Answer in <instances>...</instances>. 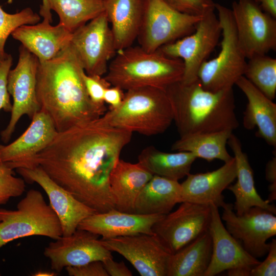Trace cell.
Returning <instances> with one entry per match:
<instances>
[{"instance_id":"1","label":"cell","mask_w":276,"mask_h":276,"mask_svg":"<svg viewBox=\"0 0 276 276\" xmlns=\"http://www.w3.org/2000/svg\"><path fill=\"white\" fill-rule=\"evenodd\" d=\"M132 133L102 117L58 132L24 168L40 166L57 184L96 213L115 209L110 173Z\"/></svg>"},{"instance_id":"2","label":"cell","mask_w":276,"mask_h":276,"mask_svg":"<svg viewBox=\"0 0 276 276\" xmlns=\"http://www.w3.org/2000/svg\"><path fill=\"white\" fill-rule=\"evenodd\" d=\"M85 73L70 43L54 58L39 61L36 93L40 110L50 116L58 132L99 118L106 111L89 98Z\"/></svg>"},{"instance_id":"3","label":"cell","mask_w":276,"mask_h":276,"mask_svg":"<svg viewBox=\"0 0 276 276\" xmlns=\"http://www.w3.org/2000/svg\"><path fill=\"white\" fill-rule=\"evenodd\" d=\"M166 90L180 137L233 131L239 126L233 88L212 92L205 89L197 79L189 83L180 81Z\"/></svg>"},{"instance_id":"4","label":"cell","mask_w":276,"mask_h":276,"mask_svg":"<svg viewBox=\"0 0 276 276\" xmlns=\"http://www.w3.org/2000/svg\"><path fill=\"white\" fill-rule=\"evenodd\" d=\"M184 71L179 58L165 55L159 50L148 52L140 46L117 51L105 79L123 90L154 87L166 89L181 80Z\"/></svg>"},{"instance_id":"5","label":"cell","mask_w":276,"mask_h":276,"mask_svg":"<svg viewBox=\"0 0 276 276\" xmlns=\"http://www.w3.org/2000/svg\"><path fill=\"white\" fill-rule=\"evenodd\" d=\"M102 117L113 127L147 136L164 132L173 122L166 89L154 87L126 90L121 104Z\"/></svg>"},{"instance_id":"6","label":"cell","mask_w":276,"mask_h":276,"mask_svg":"<svg viewBox=\"0 0 276 276\" xmlns=\"http://www.w3.org/2000/svg\"><path fill=\"white\" fill-rule=\"evenodd\" d=\"M41 236L56 240L62 236L61 223L41 193L28 191L16 209H0V248L15 239Z\"/></svg>"},{"instance_id":"7","label":"cell","mask_w":276,"mask_h":276,"mask_svg":"<svg viewBox=\"0 0 276 276\" xmlns=\"http://www.w3.org/2000/svg\"><path fill=\"white\" fill-rule=\"evenodd\" d=\"M222 28L221 50L214 58L200 66L198 79L206 90L216 92L232 88L244 76L247 61L238 41L231 9L216 4Z\"/></svg>"},{"instance_id":"8","label":"cell","mask_w":276,"mask_h":276,"mask_svg":"<svg viewBox=\"0 0 276 276\" xmlns=\"http://www.w3.org/2000/svg\"><path fill=\"white\" fill-rule=\"evenodd\" d=\"M202 17L179 12L163 0H144L137 37L139 46L148 52H154L193 33Z\"/></svg>"},{"instance_id":"9","label":"cell","mask_w":276,"mask_h":276,"mask_svg":"<svg viewBox=\"0 0 276 276\" xmlns=\"http://www.w3.org/2000/svg\"><path fill=\"white\" fill-rule=\"evenodd\" d=\"M221 34L220 21L212 11L202 17L193 33L158 50L168 57L182 60L184 71L181 81L189 83L198 79L200 66L217 45Z\"/></svg>"},{"instance_id":"10","label":"cell","mask_w":276,"mask_h":276,"mask_svg":"<svg viewBox=\"0 0 276 276\" xmlns=\"http://www.w3.org/2000/svg\"><path fill=\"white\" fill-rule=\"evenodd\" d=\"M231 11L238 41L246 59L275 50V18L254 0L234 1Z\"/></svg>"},{"instance_id":"11","label":"cell","mask_w":276,"mask_h":276,"mask_svg":"<svg viewBox=\"0 0 276 276\" xmlns=\"http://www.w3.org/2000/svg\"><path fill=\"white\" fill-rule=\"evenodd\" d=\"M104 11L72 33L70 46L85 73L102 76L117 50L111 28Z\"/></svg>"},{"instance_id":"12","label":"cell","mask_w":276,"mask_h":276,"mask_svg":"<svg viewBox=\"0 0 276 276\" xmlns=\"http://www.w3.org/2000/svg\"><path fill=\"white\" fill-rule=\"evenodd\" d=\"M39 63L34 55L20 46L17 65L10 70L8 77V90L13 102L9 123L1 132L4 143L9 141L22 116L26 115L32 119L40 110L36 93Z\"/></svg>"},{"instance_id":"13","label":"cell","mask_w":276,"mask_h":276,"mask_svg":"<svg viewBox=\"0 0 276 276\" xmlns=\"http://www.w3.org/2000/svg\"><path fill=\"white\" fill-rule=\"evenodd\" d=\"M211 219L210 205L183 201L156 222L152 231L172 254L209 231Z\"/></svg>"},{"instance_id":"14","label":"cell","mask_w":276,"mask_h":276,"mask_svg":"<svg viewBox=\"0 0 276 276\" xmlns=\"http://www.w3.org/2000/svg\"><path fill=\"white\" fill-rule=\"evenodd\" d=\"M221 207V218L225 222L226 229L244 249L256 259L267 255L269 247L267 241L276 235L275 214L253 206L238 215L233 204L224 202Z\"/></svg>"},{"instance_id":"15","label":"cell","mask_w":276,"mask_h":276,"mask_svg":"<svg viewBox=\"0 0 276 276\" xmlns=\"http://www.w3.org/2000/svg\"><path fill=\"white\" fill-rule=\"evenodd\" d=\"M101 241L108 249L124 257L141 276H167L171 254L155 234H137Z\"/></svg>"},{"instance_id":"16","label":"cell","mask_w":276,"mask_h":276,"mask_svg":"<svg viewBox=\"0 0 276 276\" xmlns=\"http://www.w3.org/2000/svg\"><path fill=\"white\" fill-rule=\"evenodd\" d=\"M99 236L77 228L68 236H61L51 242L43 254L51 263V268L59 273L68 266H77L89 262L112 258L111 251L99 239Z\"/></svg>"},{"instance_id":"17","label":"cell","mask_w":276,"mask_h":276,"mask_svg":"<svg viewBox=\"0 0 276 276\" xmlns=\"http://www.w3.org/2000/svg\"><path fill=\"white\" fill-rule=\"evenodd\" d=\"M16 170L28 182L37 183L45 191L60 220L62 236L72 235L83 220L96 213L55 182L40 166Z\"/></svg>"},{"instance_id":"18","label":"cell","mask_w":276,"mask_h":276,"mask_svg":"<svg viewBox=\"0 0 276 276\" xmlns=\"http://www.w3.org/2000/svg\"><path fill=\"white\" fill-rule=\"evenodd\" d=\"M211 219L209 228L212 240V252L204 276H214L225 270L238 267L252 269L260 262L249 255L227 231L218 208L210 204Z\"/></svg>"},{"instance_id":"19","label":"cell","mask_w":276,"mask_h":276,"mask_svg":"<svg viewBox=\"0 0 276 276\" xmlns=\"http://www.w3.org/2000/svg\"><path fill=\"white\" fill-rule=\"evenodd\" d=\"M25 131L9 144H0V160L13 169L22 168L44 149L58 133L53 121L40 110L31 119Z\"/></svg>"},{"instance_id":"20","label":"cell","mask_w":276,"mask_h":276,"mask_svg":"<svg viewBox=\"0 0 276 276\" xmlns=\"http://www.w3.org/2000/svg\"><path fill=\"white\" fill-rule=\"evenodd\" d=\"M164 215L126 213L112 209L89 216L79 223L77 228L101 236L102 239L137 234L153 235L154 224Z\"/></svg>"},{"instance_id":"21","label":"cell","mask_w":276,"mask_h":276,"mask_svg":"<svg viewBox=\"0 0 276 276\" xmlns=\"http://www.w3.org/2000/svg\"><path fill=\"white\" fill-rule=\"evenodd\" d=\"M235 158L218 169L206 173L189 174L180 183L181 202L210 205L218 208L224 203L222 192L236 179Z\"/></svg>"},{"instance_id":"22","label":"cell","mask_w":276,"mask_h":276,"mask_svg":"<svg viewBox=\"0 0 276 276\" xmlns=\"http://www.w3.org/2000/svg\"><path fill=\"white\" fill-rule=\"evenodd\" d=\"M43 20L36 25H26L11 34L39 61L51 60L57 56L70 43L72 33L61 23L53 26Z\"/></svg>"},{"instance_id":"23","label":"cell","mask_w":276,"mask_h":276,"mask_svg":"<svg viewBox=\"0 0 276 276\" xmlns=\"http://www.w3.org/2000/svg\"><path fill=\"white\" fill-rule=\"evenodd\" d=\"M236 85L246 96L247 104L244 112L243 124L252 130L257 127V134L269 145L276 146V104L244 76Z\"/></svg>"},{"instance_id":"24","label":"cell","mask_w":276,"mask_h":276,"mask_svg":"<svg viewBox=\"0 0 276 276\" xmlns=\"http://www.w3.org/2000/svg\"><path fill=\"white\" fill-rule=\"evenodd\" d=\"M153 175L139 162L133 164L119 158L109 179L115 209L123 212L134 213L138 195Z\"/></svg>"},{"instance_id":"25","label":"cell","mask_w":276,"mask_h":276,"mask_svg":"<svg viewBox=\"0 0 276 276\" xmlns=\"http://www.w3.org/2000/svg\"><path fill=\"white\" fill-rule=\"evenodd\" d=\"M227 144L234 153L237 167V181L227 188L235 197L233 209L236 214L241 215L250 208L259 206L275 214V205L263 199L256 189L253 170L240 140L232 133Z\"/></svg>"},{"instance_id":"26","label":"cell","mask_w":276,"mask_h":276,"mask_svg":"<svg viewBox=\"0 0 276 276\" xmlns=\"http://www.w3.org/2000/svg\"><path fill=\"white\" fill-rule=\"evenodd\" d=\"M104 12L114 38L117 51L130 47L137 39L144 9V0H103Z\"/></svg>"},{"instance_id":"27","label":"cell","mask_w":276,"mask_h":276,"mask_svg":"<svg viewBox=\"0 0 276 276\" xmlns=\"http://www.w3.org/2000/svg\"><path fill=\"white\" fill-rule=\"evenodd\" d=\"M181 202L178 181L153 175L138 195L134 213L166 215Z\"/></svg>"},{"instance_id":"28","label":"cell","mask_w":276,"mask_h":276,"mask_svg":"<svg viewBox=\"0 0 276 276\" xmlns=\"http://www.w3.org/2000/svg\"><path fill=\"white\" fill-rule=\"evenodd\" d=\"M212 252V237L208 231L171 254L167 276H204L210 263Z\"/></svg>"},{"instance_id":"29","label":"cell","mask_w":276,"mask_h":276,"mask_svg":"<svg viewBox=\"0 0 276 276\" xmlns=\"http://www.w3.org/2000/svg\"><path fill=\"white\" fill-rule=\"evenodd\" d=\"M197 158L191 152L168 153L154 146L145 147L138 156V162L153 175L177 180L187 176Z\"/></svg>"},{"instance_id":"30","label":"cell","mask_w":276,"mask_h":276,"mask_svg":"<svg viewBox=\"0 0 276 276\" xmlns=\"http://www.w3.org/2000/svg\"><path fill=\"white\" fill-rule=\"evenodd\" d=\"M233 131L224 130L180 137L173 144L171 149L191 152L197 158H201L208 162L217 159L226 163L233 157L226 149V144Z\"/></svg>"},{"instance_id":"31","label":"cell","mask_w":276,"mask_h":276,"mask_svg":"<svg viewBox=\"0 0 276 276\" xmlns=\"http://www.w3.org/2000/svg\"><path fill=\"white\" fill-rule=\"evenodd\" d=\"M59 22L71 32L104 11L103 0H48Z\"/></svg>"},{"instance_id":"32","label":"cell","mask_w":276,"mask_h":276,"mask_svg":"<svg viewBox=\"0 0 276 276\" xmlns=\"http://www.w3.org/2000/svg\"><path fill=\"white\" fill-rule=\"evenodd\" d=\"M244 76L269 99L276 94V59L265 55L254 56L247 61Z\"/></svg>"},{"instance_id":"33","label":"cell","mask_w":276,"mask_h":276,"mask_svg":"<svg viewBox=\"0 0 276 276\" xmlns=\"http://www.w3.org/2000/svg\"><path fill=\"white\" fill-rule=\"evenodd\" d=\"M40 20V16L30 8H26L14 14L5 12L0 6V58L7 54L5 45L8 36L18 27L35 25Z\"/></svg>"},{"instance_id":"34","label":"cell","mask_w":276,"mask_h":276,"mask_svg":"<svg viewBox=\"0 0 276 276\" xmlns=\"http://www.w3.org/2000/svg\"><path fill=\"white\" fill-rule=\"evenodd\" d=\"M7 163L0 160V205L12 197L21 196L25 191L24 180L16 177Z\"/></svg>"},{"instance_id":"35","label":"cell","mask_w":276,"mask_h":276,"mask_svg":"<svg viewBox=\"0 0 276 276\" xmlns=\"http://www.w3.org/2000/svg\"><path fill=\"white\" fill-rule=\"evenodd\" d=\"M163 1L176 11L191 16H203L215 10L213 0Z\"/></svg>"},{"instance_id":"36","label":"cell","mask_w":276,"mask_h":276,"mask_svg":"<svg viewBox=\"0 0 276 276\" xmlns=\"http://www.w3.org/2000/svg\"><path fill=\"white\" fill-rule=\"evenodd\" d=\"M85 87L89 98L93 103L100 108L106 110L104 101L105 90L111 86L104 77L99 75H83Z\"/></svg>"},{"instance_id":"37","label":"cell","mask_w":276,"mask_h":276,"mask_svg":"<svg viewBox=\"0 0 276 276\" xmlns=\"http://www.w3.org/2000/svg\"><path fill=\"white\" fill-rule=\"evenodd\" d=\"M12 65L11 55L6 54L0 58V110L11 112L12 103L8 90V77Z\"/></svg>"},{"instance_id":"38","label":"cell","mask_w":276,"mask_h":276,"mask_svg":"<svg viewBox=\"0 0 276 276\" xmlns=\"http://www.w3.org/2000/svg\"><path fill=\"white\" fill-rule=\"evenodd\" d=\"M265 259L253 267L250 273L251 276L276 275V240L272 239Z\"/></svg>"},{"instance_id":"39","label":"cell","mask_w":276,"mask_h":276,"mask_svg":"<svg viewBox=\"0 0 276 276\" xmlns=\"http://www.w3.org/2000/svg\"><path fill=\"white\" fill-rule=\"evenodd\" d=\"M70 276H108L100 261H93L77 266H68L65 268Z\"/></svg>"},{"instance_id":"40","label":"cell","mask_w":276,"mask_h":276,"mask_svg":"<svg viewBox=\"0 0 276 276\" xmlns=\"http://www.w3.org/2000/svg\"><path fill=\"white\" fill-rule=\"evenodd\" d=\"M103 266L108 276H132L131 271L122 261L118 262L109 258L103 262Z\"/></svg>"},{"instance_id":"41","label":"cell","mask_w":276,"mask_h":276,"mask_svg":"<svg viewBox=\"0 0 276 276\" xmlns=\"http://www.w3.org/2000/svg\"><path fill=\"white\" fill-rule=\"evenodd\" d=\"M265 177L270 183L269 186V195L267 200L271 202L276 199V157L272 158L267 164Z\"/></svg>"},{"instance_id":"42","label":"cell","mask_w":276,"mask_h":276,"mask_svg":"<svg viewBox=\"0 0 276 276\" xmlns=\"http://www.w3.org/2000/svg\"><path fill=\"white\" fill-rule=\"evenodd\" d=\"M124 97L122 89L116 86H110L104 92V101L109 105V109H113L121 104Z\"/></svg>"},{"instance_id":"43","label":"cell","mask_w":276,"mask_h":276,"mask_svg":"<svg viewBox=\"0 0 276 276\" xmlns=\"http://www.w3.org/2000/svg\"><path fill=\"white\" fill-rule=\"evenodd\" d=\"M264 12L276 18V0H254Z\"/></svg>"},{"instance_id":"44","label":"cell","mask_w":276,"mask_h":276,"mask_svg":"<svg viewBox=\"0 0 276 276\" xmlns=\"http://www.w3.org/2000/svg\"><path fill=\"white\" fill-rule=\"evenodd\" d=\"M42 5L40 6L39 14L43 17V20L50 22H52V16L51 10L50 9L48 0H42Z\"/></svg>"},{"instance_id":"45","label":"cell","mask_w":276,"mask_h":276,"mask_svg":"<svg viewBox=\"0 0 276 276\" xmlns=\"http://www.w3.org/2000/svg\"><path fill=\"white\" fill-rule=\"evenodd\" d=\"M251 269L245 267H238L229 269L227 275L229 276H249Z\"/></svg>"},{"instance_id":"46","label":"cell","mask_w":276,"mask_h":276,"mask_svg":"<svg viewBox=\"0 0 276 276\" xmlns=\"http://www.w3.org/2000/svg\"><path fill=\"white\" fill-rule=\"evenodd\" d=\"M33 275L35 276H53V275H56V273L55 272H46V271H38L37 272L34 273Z\"/></svg>"}]
</instances>
